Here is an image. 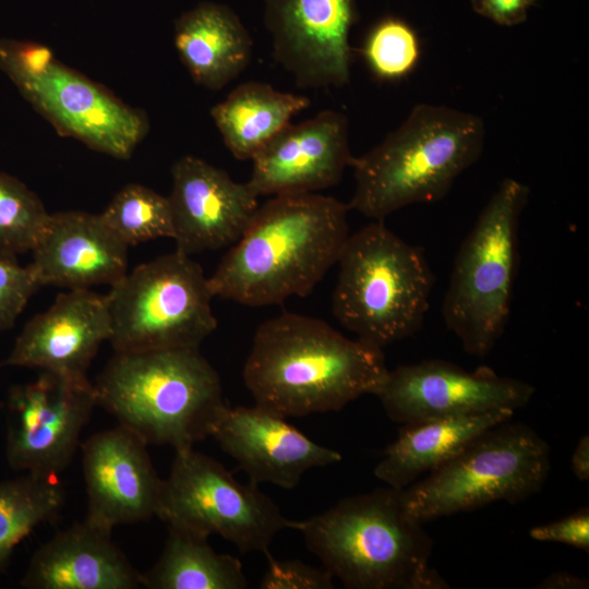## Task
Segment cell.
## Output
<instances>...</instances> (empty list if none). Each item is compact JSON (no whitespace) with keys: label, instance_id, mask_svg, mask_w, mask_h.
Masks as SVG:
<instances>
[{"label":"cell","instance_id":"6da1fadb","mask_svg":"<svg viewBox=\"0 0 589 589\" xmlns=\"http://www.w3.org/2000/svg\"><path fill=\"white\" fill-rule=\"evenodd\" d=\"M387 372L383 349L287 312L260 325L242 377L255 405L287 418L337 411L375 395Z\"/></svg>","mask_w":589,"mask_h":589},{"label":"cell","instance_id":"7a4b0ae2","mask_svg":"<svg viewBox=\"0 0 589 589\" xmlns=\"http://www.w3.org/2000/svg\"><path fill=\"white\" fill-rule=\"evenodd\" d=\"M349 209L316 193L273 196L208 277L213 297L263 306L309 294L338 261Z\"/></svg>","mask_w":589,"mask_h":589},{"label":"cell","instance_id":"3957f363","mask_svg":"<svg viewBox=\"0 0 589 589\" xmlns=\"http://www.w3.org/2000/svg\"><path fill=\"white\" fill-rule=\"evenodd\" d=\"M407 510L404 489L380 488L298 521L308 549L350 589H447L430 565L433 540Z\"/></svg>","mask_w":589,"mask_h":589},{"label":"cell","instance_id":"277c9868","mask_svg":"<svg viewBox=\"0 0 589 589\" xmlns=\"http://www.w3.org/2000/svg\"><path fill=\"white\" fill-rule=\"evenodd\" d=\"M485 127L473 113L419 104L380 144L353 157L348 207L374 220L443 199L483 152Z\"/></svg>","mask_w":589,"mask_h":589},{"label":"cell","instance_id":"5b68a950","mask_svg":"<svg viewBox=\"0 0 589 589\" xmlns=\"http://www.w3.org/2000/svg\"><path fill=\"white\" fill-rule=\"evenodd\" d=\"M93 385L97 405L119 425L175 450L211 436L228 407L197 348L116 352Z\"/></svg>","mask_w":589,"mask_h":589},{"label":"cell","instance_id":"8992f818","mask_svg":"<svg viewBox=\"0 0 589 589\" xmlns=\"http://www.w3.org/2000/svg\"><path fill=\"white\" fill-rule=\"evenodd\" d=\"M337 263L333 313L358 339L383 349L420 330L434 285L423 249L375 220L349 235Z\"/></svg>","mask_w":589,"mask_h":589},{"label":"cell","instance_id":"52a82bcc","mask_svg":"<svg viewBox=\"0 0 589 589\" xmlns=\"http://www.w3.org/2000/svg\"><path fill=\"white\" fill-rule=\"evenodd\" d=\"M529 193L525 183L504 179L456 254L442 315L470 356H488L506 329L519 261V220Z\"/></svg>","mask_w":589,"mask_h":589},{"label":"cell","instance_id":"ba28073f","mask_svg":"<svg viewBox=\"0 0 589 589\" xmlns=\"http://www.w3.org/2000/svg\"><path fill=\"white\" fill-rule=\"evenodd\" d=\"M550 468L548 443L530 426L508 420L405 488L404 501L421 524L497 501L514 504L539 492Z\"/></svg>","mask_w":589,"mask_h":589},{"label":"cell","instance_id":"9c48e42d","mask_svg":"<svg viewBox=\"0 0 589 589\" xmlns=\"http://www.w3.org/2000/svg\"><path fill=\"white\" fill-rule=\"evenodd\" d=\"M0 70L56 130L127 159L148 130L146 117L61 63L45 45L0 38Z\"/></svg>","mask_w":589,"mask_h":589},{"label":"cell","instance_id":"30bf717a","mask_svg":"<svg viewBox=\"0 0 589 589\" xmlns=\"http://www.w3.org/2000/svg\"><path fill=\"white\" fill-rule=\"evenodd\" d=\"M110 288L116 352L199 349L217 327L208 278L178 250L139 265Z\"/></svg>","mask_w":589,"mask_h":589},{"label":"cell","instance_id":"8fae6325","mask_svg":"<svg viewBox=\"0 0 589 589\" xmlns=\"http://www.w3.org/2000/svg\"><path fill=\"white\" fill-rule=\"evenodd\" d=\"M156 516L168 526L206 538L219 534L242 553L266 554L279 531L298 526L257 484L240 483L219 461L193 446L175 450Z\"/></svg>","mask_w":589,"mask_h":589},{"label":"cell","instance_id":"7c38bea8","mask_svg":"<svg viewBox=\"0 0 589 589\" xmlns=\"http://www.w3.org/2000/svg\"><path fill=\"white\" fill-rule=\"evenodd\" d=\"M97 406L94 385L48 372L11 388L5 457L15 471L57 477L71 462Z\"/></svg>","mask_w":589,"mask_h":589},{"label":"cell","instance_id":"4fadbf2b","mask_svg":"<svg viewBox=\"0 0 589 589\" xmlns=\"http://www.w3.org/2000/svg\"><path fill=\"white\" fill-rule=\"evenodd\" d=\"M536 389L524 381L501 376L488 366L467 371L441 359L388 370L375 396L388 418L406 424L429 419L516 411Z\"/></svg>","mask_w":589,"mask_h":589},{"label":"cell","instance_id":"5bb4252c","mask_svg":"<svg viewBox=\"0 0 589 589\" xmlns=\"http://www.w3.org/2000/svg\"><path fill=\"white\" fill-rule=\"evenodd\" d=\"M354 0H268L274 59L299 87H339L350 80Z\"/></svg>","mask_w":589,"mask_h":589},{"label":"cell","instance_id":"9a60e30c","mask_svg":"<svg viewBox=\"0 0 589 589\" xmlns=\"http://www.w3.org/2000/svg\"><path fill=\"white\" fill-rule=\"evenodd\" d=\"M352 160L347 117L324 110L278 132L253 157L247 184L257 197L314 193L336 185Z\"/></svg>","mask_w":589,"mask_h":589},{"label":"cell","instance_id":"2e32d148","mask_svg":"<svg viewBox=\"0 0 589 589\" xmlns=\"http://www.w3.org/2000/svg\"><path fill=\"white\" fill-rule=\"evenodd\" d=\"M147 444L119 425L89 436L82 445V467L89 522L112 531L118 525L156 516L163 482Z\"/></svg>","mask_w":589,"mask_h":589},{"label":"cell","instance_id":"e0dca14e","mask_svg":"<svg viewBox=\"0 0 589 589\" xmlns=\"http://www.w3.org/2000/svg\"><path fill=\"white\" fill-rule=\"evenodd\" d=\"M110 336L107 294L69 289L24 325L2 364L38 369L72 382L88 383L87 370L100 345L109 341Z\"/></svg>","mask_w":589,"mask_h":589},{"label":"cell","instance_id":"ac0fdd59","mask_svg":"<svg viewBox=\"0 0 589 589\" xmlns=\"http://www.w3.org/2000/svg\"><path fill=\"white\" fill-rule=\"evenodd\" d=\"M168 196L176 250L192 255L235 244L259 208L245 183L207 161L183 156L171 169Z\"/></svg>","mask_w":589,"mask_h":589},{"label":"cell","instance_id":"d6986e66","mask_svg":"<svg viewBox=\"0 0 589 589\" xmlns=\"http://www.w3.org/2000/svg\"><path fill=\"white\" fill-rule=\"evenodd\" d=\"M211 436L255 484L293 489L309 469L341 460L340 453L311 441L285 417L257 405L228 406Z\"/></svg>","mask_w":589,"mask_h":589},{"label":"cell","instance_id":"ffe728a7","mask_svg":"<svg viewBox=\"0 0 589 589\" xmlns=\"http://www.w3.org/2000/svg\"><path fill=\"white\" fill-rule=\"evenodd\" d=\"M128 248L100 215L61 212L50 214L29 266L40 286L111 287L128 273Z\"/></svg>","mask_w":589,"mask_h":589},{"label":"cell","instance_id":"44dd1931","mask_svg":"<svg viewBox=\"0 0 589 589\" xmlns=\"http://www.w3.org/2000/svg\"><path fill=\"white\" fill-rule=\"evenodd\" d=\"M27 589H135L142 574L111 540L84 519L57 532L32 555L20 581Z\"/></svg>","mask_w":589,"mask_h":589},{"label":"cell","instance_id":"7402d4cb","mask_svg":"<svg viewBox=\"0 0 589 589\" xmlns=\"http://www.w3.org/2000/svg\"><path fill=\"white\" fill-rule=\"evenodd\" d=\"M514 413L493 410L402 424L374 474L388 486L405 489L444 465L489 428L510 420Z\"/></svg>","mask_w":589,"mask_h":589},{"label":"cell","instance_id":"603a6c76","mask_svg":"<svg viewBox=\"0 0 589 589\" xmlns=\"http://www.w3.org/2000/svg\"><path fill=\"white\" fill-rule=\"evenodd\" d=\"M175 46L192 79L218 91L249 64L252 40L227 7L201 3L182 14L175 25Z\"/></svg>","mask_w":589,"mask_h":589},{"label":"cell","instance_id":"cb8c5ba5","mask_svg":"<svg viewBox=\"0 0 589 589\" xmlns=\"http://www.w3.org/2000/svg\"><path fill=\"white\" fill-rule=\"evenodd\" d=\"M310 106L303 95L275 89L267 83L238 85L211 115L226 147L239 160L253 157L287 124Z\"/></svg>","mask_w":589,"mask_h":589},{"label":"cell","instance_id":"d4e9b609","mask_svg":"<svg viewBox=\"0 0 589 589\" xmlns=\"http://www.w3.org/2000/svg\"><path fill=\"white\" fill-rule=\"evenodd\" d=\"M149 589H244L248 580L241 562L217 553L207 538L168 526L163 552L155 565L142 574Z\"/></svg>","mask_w":589,"mask_h":589},{"label":"cell","instance_id":"484cf974","mask_svg":"<svg viewBox=\"0 0 589 589\" xmlns=\"http://www.w3.org/2000/svg\"><path fill=\"white\" fill-rule=\"evenodd\" d=\"M64 501L57 477L24 473L0 482V573L35 528L59 515Z\"/></svg>","mask_w":589,"mask_h":589},{"label":"cell","instance_id":"4316f807","mask_svg":"<svg viewBox=\"0 0 589 589\" xmlns=\"http://www.w3.org/2000/svg\"><path fill=\"white\" fill-rule=\"evenodd\" d=\"M99 215L128 247L158 238H173L168 196L142 184L130 183L123 187Z\"/></svg>","mask_w":589,"mask_h":589},{"label":"cell","instance_id":"83f0119b","mask_svg":"<svg viewBox=\"0 0 589 589\" xmlns=\"http://www.w3.org/2000/svg\"><path fill=\"white\" fill-rule=\"evenodd\" d=\"M50 214L40 199L21 180L0 171V253L33 251Z\"/></svg>","mask_w":589,"mask_h":589},{"label":"cell","instance_id":"f1b7e54d","mask_svg":"<svg viewBox=\"0 0 589 589\" xmlns=\"http://www.w3.org/2000/svg\"><path fill=\"white\" fill-rule=\"evenodd\" d=\"M361 51L376 77L397 81L417 68L421 43L416 29L406 21L386 17L371 28Z\"/></svg>","mask_w":589,"mask_h":589},{"label":"cell","instance_id":"f546056e","mask_svg":"<svg viewBox=\"0 0 589 589\" xmlns=\"http://www.w3.org/2000/svg\"><path fill=\"white\" fill-rule=\"evenodd\" d=\"M40 287L29 265L21 266L15 255L0 253V330L14 326Z\"/></svg>","mask_w":589,"mask_h":589},{"label":"cell","instance_id":"4dcf8cb0","mask_svg":"<svg viewBox=\"0 0 589 589\" xmlns=\"http://www.w3.org/2000/svg\"><path fill=\"white\" fill-rule=\"evenodd\" d=\"M267 557V569L260 581L261 589H332L334 576L326 568H315L298 560L279 561Z\"/></svg>","mask_w":589,"mask_h":589},{"label":"cell","instance_id":"1f68e13d","mask_svg":"<svg viewBox=\"0 0 589 589\" xmlns=\"http://www.w3.org/2000/svg\"><path fill=\"white\" fill-rule=\"evenodd\" d=\"M529 534L538 541L564 543L589 552V508L582 507L556 521L536 526Z\"/></svg>","mask_w":589,"mask_h":589},{"label":"cell","instance_id":"d6a6232c","mask_svg":"<svg viewBox=\"0 0 589 589\" xmlns=\"http://www.w3.org/2000/svg\"><path fill=\"white\" fill-rule=\"evenodd\" d=\"M473 11L502 26H515L526 21L536 0H470Z\"/></svg>","mask_w":589,"mask_h":589},{"label":"cell","instance_id":"836d02e7","mask_svg":"<svg viewBox=\"0 0 589 589\" xmlns=\"http://www.w3.org/2000/svg\"><path fill=\"white\" fill-rule=\"evenodd\" d=\"M539 589H587L589 582L587 578L568 573L553 572L543 578L538 586Z\"/></svg>","mask_w":589,"mask_h":589},{"label":"cell","instance_id":"e575fe53","mask_svg":"<svg viewBox=\"0 0 589 589\" xmlns=\"http://www.w3.org/2000/svg\"><path fill=\"white\" fill-rule=\"evenodd\" d=\"M572 471L580 481L589 480V436H581L578 441L570 460Z\"/></svg>","mask_w":589,"mask_h":589},{"label":"cell","instance_id":"d590c367","mask_svg":"<svg viewBox=\"0 0 589 589\" xmlns=\"http://www.w3.org/2000/svg\"><path fill=\"white\" fill-rule=\"evenodd\" d=\"M1 365V364H0Z\"/></svg>","mask_w":589,"mask_h":589}]
</instances>
